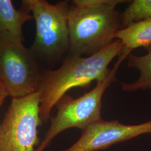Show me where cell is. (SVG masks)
Returning <instances> with one entry per match:
<instances>
[{"label":"cell","mask_w":151,"mask_h":151,"mask_svg":"<svg viewBox=\"0 0 151 151\" xmlns=\"http://www.w3.org/2000/svg\"><path fill=\"white\" fill-rule=\"evenodd\" d=\"M32 19L27 11L16 10L10 0H0V34L9 32L23 42L22 27Z\"/></svg>","instance_id":"9c48e42d"},{"label":"cell","mask_w":151,"mask_h":151,"mask_svg":"<svg viewBox=\"0 0 151 151\" xmlns=\"http://www.w3.org/2000/svg\"><path fill=\"white\" fill-rule=\"evenodd\" d=\"M128 55L127 53L120 54L113 68L105 78L96 81V86L91 91L77 99L67 94L60 99L55 106L57 109V114L50 118L49 128L35 151H44L54 138L65 130L78 128L82 130L102 119L103 95L108 87L117 81L116 75L119 65Z\"/></svg>","instance_id":"3957f363"},{"label":"cell","mask_w":151,"mask_h":151,"mask_svg":"<svg viewBox=\"0 0 151 151\" xmlns=\"http://www.w3.org/2000/svg\"><path fill=\"white\" fill-rule=\"evenodd\" d=\"M40 62L20 39L0 34V81L12 99L38 91L44 71Z\"/></svg>","instance_id":"5b68a950"},{"label":"cell","mask_w":151,"mask_h":151,"mask_svg":"<svg viewBox=\"0 0 151 151\" xmlns=\"http://www.w3.org/2000/svg\"><path fill=\"white\" fill-rule=\"evenodd\" d=\"M123 45L115 39L108 47L90 56L68 54L57 70H44L38 91L40 93V116L42 122L50 119L53 108L70 90L87 87L93 81L105 78L111 61L122 53Z\"/></svg>","instance_id":"6da1fadb"},{"label":"cell","mask_w":151,"mask_h":151,"mask_svg":"<svg viewBox=\"0 0 151 151\" xmlns=\"http://www.w3.org/2000/svg\"><path fill=\"white\" fill-rule=\"evenodd\" d=\"M125 0H75L68 17V54L90 56L106 48L115 40L122 27L121 15L116 6Z\"/></svg>","instance_id":"7a4b0ae2"},{"label":"cell","mask_w":151,"mask_h":151,"mask_svg":"<svg viewBox=\"0 0 151 151\" xmlns=\"http://www.w3.org/2000/svg\"><path fill=\"white\" fill-rule=\"evenodd\" d=\"M9 96V95L6 90L2 82L0 81V108L4 103L6 98Z\"/></svg>","instance_id":"7c38bea8"},{"label":"cell","mask_w":151,"mask_h":151,"mask_svg":"<svg viewBox=\"0 0 151 151\" xmlns=\"http://www.w3.org/2000/svg\"><path fill=\"white\" fill-rule=\"evenodd\" d=\"M40 93L12 98L0 123V151H35L38 145Z\"/></svg>","instance_id":"8992f818"},{"label":"cell","mask_w":151,"mask_h":151,"mask_svg":"<svg viewBox=\"0 0 151 151\" xmlns=\"http://www.w3.org/2000/svg\"><path fill=\"white\" fill-rule=\"evenodd\" d=\"M122 29L134 22L151 20V0H134L121 15Z\"/></svg>","instance_id":"8fae6325"},{"label":"cell","mask_w":151,"mask_h":151,"mask_svg":"<svg viewBox=\"0 0 151 151\" xmlns=\"http://www.w3.org/2000/svg\"><path fill=\"white\" fill-rule=\"evenodd\" d=\"M22 9L31 11L36 23V35L31 50L40 60L53 63L68 55L70 39L68 17L70 4L55 5L45 0H24Z\"/></svg>","instance_id":"277c9868"},{"label":"cell","mask_w":151,"mask_h":151,"mask_svg":"<svg viewBox=\"0 0 151 151\" xmlns=\"http://www.w3.org/2000/svg\"><path fill=\"white\" fill-rule=\"evenodd\" d=\"M123 45V50L130 54L134 49L151 45V20L134 22L119 30L115 34Z\"/></svg>","instance_id":"ba28073f"},{"label":"cell","mask_w":151,"mask_h":151,"mask_svg":"<svg viewBox=\"0 0 151 151\" xmlns=\"http://www.w3.org/2000/svg\"><path fill=\"white\" fill-rule=\"evenodd\" d=\"M147 133H151V120L137 125H125L118 120L101 119L82 130L80 138L61 151H100Z\"/></svg>","instance_id":"52a82bcc"},{"label":"cell","mask_w":151,"mask_h":151,"mask_svg":"<svg viewBox=\"0 0 151 151\" xmlns=\"http://www.w3.org/2000/svg\"><path fill=\"white\" fill-rule=\"evenodd\" d=\"M147 53L142 56L130 54L128 66L139 70L140 75L134 82L121 83L124 91L133 92L138 90H151V45L146 48Z\"/></svg>","instance_id":"30bf717a"}]
</instances>
